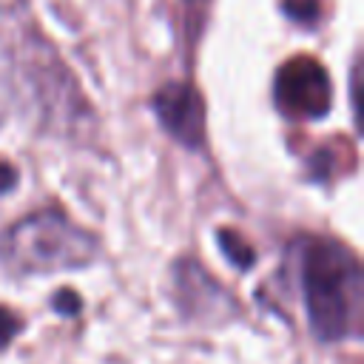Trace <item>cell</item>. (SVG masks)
Returning <instances> with one entry per match:
<instances>
[{"label":"cell","mask_w":364,"mask_h":364,"mask_svg":"<svg viewBox=\"0 0 364 364\" xmlns=\"http://www.w3.org/2000/svg\"><path fill=\"white\" fill-rule=\"evenodd\" d=\"M273 102L287 119H321L333 102L327 68L307 57H290L273 80Z\"/></svg>","instance_id":"3957f363"},{"label":"cell","mask_w":364,"mask_h":364,"mask_svg":"<svg viewBox=\"0 0 364 364\" xmlns=\"http://www.w3.org/2000/svg\"><path fill=\"white\" fill-rule=\"evenodd\" d=\"M17 179H20L17 168H14L9 159H3V156H0V193L14 191V188H17Z\"/></svg>","instance_id":"30bf717a"},{"label":"cell","mask_w":364,"mask_h":364,"mask_svg":"<svg viewBox=\"0 0 364 364\" xmlns=\"http://www.w3.org/2000/svg\"><path fill=\"white\" fill-rule=\"evenodd\" d=\"M216 239H219V245H222L225 256H228L239 270H247V267H253V264H256L253 245H250L242 233H236L233 228H222V230L216 233Z\"/></svg>","instance_id":"8992f818"},{"label":"cell","mask_w":364,"mask_h":364,"mask_svg":"<svg viewBox=\"0 0 364 364\" xmlns=\"http://www.w3.org/2000/svg\"><path fill=\"white\" fill-rule=\"evenodd\" d=\"M191 3H199V0H191Z\"/></svg>","instance_id":"8fae6325"},{"label":"cell","mask_w":364,"mask_h":364,"mask_svg":"<svg viewBox=\"0 0 364 364\" xmlns=\"http://www.w3.org/2000/svg\"><path fill=\"white\" fill-rule=\"evenodd\" d=\"M176 293L182 296V307L188 316H225L228 310H236L230 293H225L208 270H202L193 259L176 262Z\"/></svg>","instance_id":"5b68a950"},{"label":"cell","mask_w":364,"mask_h":364,"mask_svg":"<svg viewBox=\"0 0 364 364\" xmlns=\"http://www.w3.org/2000/svg\"><path fill=\"white\" fill-rule=\"evenodd\" d=\"M301 293L316 341L333 344L358 330L361 267L347 245L307 239L301 250Z\"/></svg>","instance_id":"6da1fadb"},{"label":"cell","mask_w":364,"mask_h":364,"mask_svg":"<svg viewBox=\"0 0 364 364\" xmlns=\"http://www.w3.org/2000/svg\"><path fill=\"white\" fill-rule=\"evenodd\" d=\"M20 330H23V318L11 307H3L0 304V350H6Z\"/></svg>","instance_id":"ba28073f"},{"label":"cell","mask_w":364,"mask_h":364,"mask_svg":"<svg viewBox=\"0 0 364 364\" xmlns=\"http://www.w3.org/2000/svg\"><path fill=\"white\" fill-rule=\"evenodd\" d=\"M282 9L290 20L301 26H313L321 17V0H282Z\"/></svg>","instance_id":"52a82bcc"},{"label":"cell","mask_w":364,"mask_h":364,"mask_svg":"<svg viewBox=\"0 0 364 364\" xmlns=\"http://www.w3.org/2000/svg\"><path fill=\"white\" fill-rule=\"evenodd\" d=\"M154 111L162 128L179 145L191 151H199L205 145V102L191 82L185 80L165 82L154 94Z\"/></svg>","instance_id":"277c9868"},{"label":"cell","mask_w":364,"mask_h":364,"mask_svg":"<svg viewBox=\"0 0 364 364\" xmlns=\"http://www.w3.org/2000/svg\"><path fill=\"white\" fill-rule=\"evenodd\" d=\"M51 304H54V310L63 313V316H74V313H80V299H77L74 290H57V296H54Z\"/></svg>","instance_id":"9c48e42d"},{"label":"cell","mask_w":364,"mask_h":364,"mask_svg":"<svg viewBox=\"0 0 364 364\" xmlns=\"http://www.w3.org/2000/svg\"><path fill=\"white\" fill-rule=\"evenodd\" d=\"M97 236L57 208L20 219L3 239L0 256L14 273H57L85 267L97 259Z\"/></svg>","instance_id":"7a4b0ae2"}]
</instances>
